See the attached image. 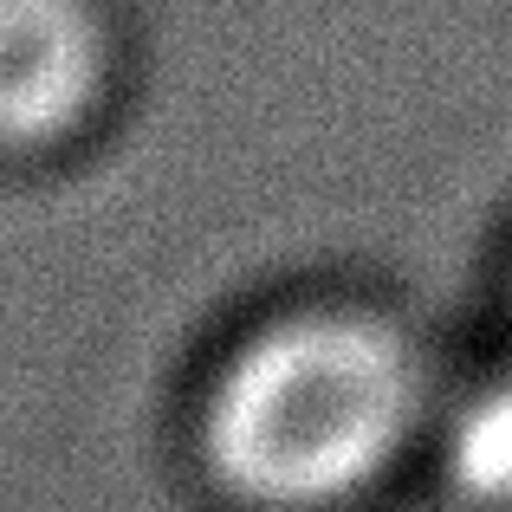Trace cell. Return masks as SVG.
<instances>
[{
    "mask_svg": "<svg viewBox=\"0 0 512 512\" xmlns=\"http://www.w3.org/2000/svg\"><path fill=\"white\" fill-rule=\"evenodd\" d=\"M454 474L467 493L512 506V370L454 415Z\"/></svg>",
    "mask_w": 512,
    "mask_h": 512,
    "instance_id": "3",
    "label": "cell"
},
{
    "mask_svg": "<svg viewBox=\"0 0 512 512\" xmlns=\"http://www.w3.org/2000/svg\"><path fill=\"white\" fill-rule=\"evenodd\" d=\"M104 85V20L91 0H0V150L78 130Z\"/></svg>",
    "mask_w": 512,
    "mask_h": 512,
    "instance_id": "2",
    "label": "cell"
},
{
    "mask_svg": "<svg viewBox=\"0 0 512 512\" xmlns=\"http://www.w3.org/2000/svg\"><path fill=\"white\" fill-rule=\"evenodd\" d=\"M422 422V363L370 312H292L221 363L201 415L208 467L260 512L363 493Z\"/></svg>",
    "mask_w": 512,
    "mask_h": 512,
    "instance_id": "1",
    "label": "cell"
}]
</instances>
